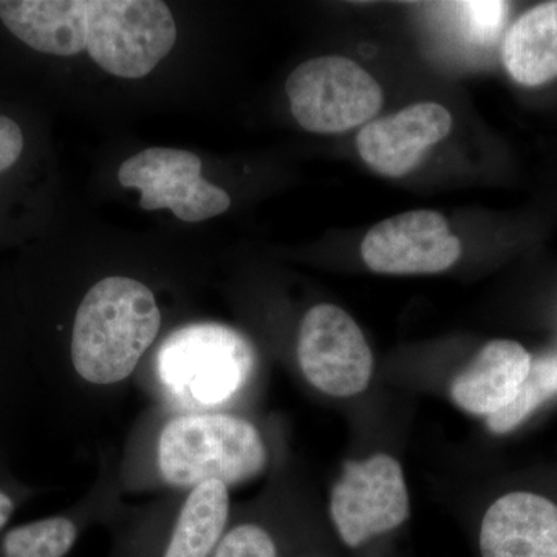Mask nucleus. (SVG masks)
Returning <instances> with one entry per match:
<instances>
[{
  "mask_svg": "<svg viewBox=\"0 0 557 557\" xmlns=\"http://www.w3.org/2000/svg\"><path fill=\"white\" fill-rule=\"evenodd\" d=\"M0 21L39 53L87 50L110 75L138 79L170 54L177 27L159 0H0Z\"/></svg>",
  "mask_w": 557,
  "mask_h": 557,
  "instance_id": "1",
  "label": "nucleus"
},
{
  "mask_svg": "<svg viewBox=\"0 0 557 557\" xmlns=\"http://www.w3.org/2000/svg\"><path fill=\"white\" fill-rule=\"evenodd\" d=\"M156 296L131 277H106L84 296L73 322V368L91 384L126 380L159 335Z\"/></svg>",
  "mask_w": 557,
  "mask_h": 557,
  "instance_id": "2",
  "label": "nucleus"
},
{
  "mask_svg": "<svg viewBox=\"0 0 557 557\" xmlns=\"http://www.w3.org/2000/svg\"><path fill=\"white\" fill-rule=\"evenodd\" d=\"M265 465L267 449L258 429L242 418L178 417L160 435V472L174 486L196 487L209 480L240 485L258 478Z\"/></svg>",
  "mask_w": 557,
  "mask_h": 557,
  "instance_id": "3",
  "label": "nucleus"
},
{
  "mask_svg": "<svg viewBox=\"0 0 557 557\" xmlns=\"http://www.w3.org/2000/svg\"><path fill=\"white\" fill-rule=\"evenodd\" d=\"M255 361V348L237 330L200 322L164 339L157 373L180 403L209 408L228 401L247 384Z\"/></svg>",
  "mask_w": 557,
  "mask_h": 557,
  "instance_id": "4",
  "label": "nucleus"
},
{
  "mask_svg": "<svg viewBox=\"0 0 557 557\" xmlns=\"http://www.w3.org/2000/svg\"><path fill=\"white\" fill-rule=\"evenodd\" d=\"M293 116L313 134H343L375 119L380 84L357 62L319 57L293 70L285 83Z\"/></svg>",
  "mask_w": 557,
  "mask_h": 557,
  "instance_id": "5",
  "label": "nucleus"
},
{
  "mask_svg": "<svg viewBox=\"0 0 557 557\" xmlns=\"http://www.w3.org/2000/svg\"><path fill=\"white\" fill-rule=\"evenodd\" d=\"M330 515L350 548L361 547L406 522L409 494L398 461L386 454L347 461L332 491Z\"/></svg>",
  "mask_w": 557,
  "mask_h": 557,
  "instance_id": "6",
  "label": "nucleus"
},
{
  "mask_svg": "<svg viewBox=\"0 0 557 557\" xmlns=\"http://www.w3.org/2000/svg\"><path fill=\"white\" fill-rule=\"evenodd\" d=\"M298 359L311 386L330 397L361 394L372 379L368 341L350 314L332 304H319L304 317Z\"/></svg>",
  "mask_w": 557,
  "mask_h": 557,
  "instance_id": "7",
  "label": "nucleus"
},
{
  "mask_svg": "<svg viewBox=\"0 0 557 557\" xmlns=\"http://www.w3.org/2000/svg\"><path fill=\"white\" fill-rule=\"evenodd\" d=\"M201 161L188 150L149 148L121 164L119 180L124 188L141 193L139 207L146 211L171 209L183 222L197 223L228 211L225 190L200 175Z\"/></svg>",
  "mask_w": 557,
  "mask_h": 557,
  "instance_id": "8",
  "label": "nucleus"
},
{
  "mask_svg": "<svg viewBox=\"0 0 557 557\" xmlns=\"http://www.w3.org/2000/svg\"><path fill=\"white\" fill-rule=\"evenodd\" d=\"M366 265L381 274H432L460 259L461 244L435 211H410L383 220L361 244Z\"/></svg>",
  "mask_w": 557,
  "mask_h": 557,
  "instance_id": "9",
  "label": "nucleus"
},
{
  "mask_svg": "<svg viewBox=\"0 0 557 557\" xmlns=\"http://www.w3.org/2000/svg\"><path fill=\"white\" fill-rule=\"evenodd\" d=\"M450 127L448 109L437 102H418L366 124L358 134V152L379 174L403 177L416 170L429 148L448 137Z\"/></svg>",
  "mask_w": 557,
  "mask_h": 557,
  "instance_id": "10",
  "label": "nucleus"
},
{
  "mask_svg": "<svg viewBox=\"0 0 557 557\" xmlns=\"http://www.w3.org/2000/svg\"><path fill=\"white\" fill-rule=\"evenodd\" d=\"M482 557H557V505L539 494L509 493L487 509Z\"/></svg>",
  "mask_w": 557,
  "mask_h": 557,
  "instance_id": "11",
  "label": "nucleus"
},
{
  "mask_svg": "<svg viewBox=\"0 0 557 557\" xmlns=\"http://www.w3.org/2000/svg\"><path fill=\"white\" fill-rule=\"evenodd\" d=\"M531 362L527 348L516 341H491L454 380L450 397L472 416H494L518 395Z\"/></svg>",
  "mask_w": 557,
  "mask_h": 557,
  "instance_id": "12",
  "label": "nucleus"
},
{
  "mask_svg": "<svg viewBox=\"0 0 557 557\" xmlns=\"http://www.w3.org/2000/svg\"><path fill=\"white\" fill-rule=\"evenodd\" d=\"M502 58L511 78L522 86L557 78V0L533 7L511 25Z\"/></svg>",
  "mask_w": 557,
  "mask_h": 557,
  "instance_id": "13",
  "label": "nucleus"
},
{
  "mask_svg": "<svg viewBox=\"0 0 557 557\" xmlns=\"http://www.w3.org/2000/svg\"><path fill=\"white\" fill-rule=\"evenodd\" d=\"M230 515L228 486L219 480L190 491L163 557H212Z\"/></svg>",
  "mask_w": 557,
  "mask_h": 557,
  "instance_id": "14",
  "label": "nucleus"
},
{
  "mask_svg": "<svg viewBox=\"0 0 557 557\" xmlns=\"http://www.w3.org/2000/svg\"><path fill=\"white\" fill-rule=\"evenodd\" d=\"M78 530L64 516L35 520L11 528L0 539L2 557H65L75 545Z\"/></svg>",
  "mask_w": 557,
  "mask_h": 557,
  "instance_id": "15",
  "label": "nucleus"
},
{
  "mask_svg": "<svg viewBox=\"0 0 557 557\" xmlns=\"http://www.w3.org/2000/svg\"><path fill=\"white\" fill-rule=\"evenodd\" d=\"M556 395L557 357L539 358L531 362L530 372L515 399L494 416L486 418L487 428L497 435L508 434Z\"/></svg>",
  "mask_w": 557,
  "mask_h": 557,
  "instance_id": "16",
  "label": "nucleus"
},
{
  "mask_svg": "<svg viewBox=\"0 0 557 557\" xmlns=\"http://www.w3.org/2000/svg\"><path fill=\"white\" fill-rule=\"evenodd\" d=\"M212 557H277V549L263 528L247 523L226 533Z\"/></svg>",
  "mask_w": 557,
  "mask_h": 557,
  "instance_id": "17",
  "label": "nucleus"
},
{
  "mask_svg": "<svg viewBox=\"0 0 557 557\" xmlns=\"http://www.w3.org/2000/svg\"><path fill=\"white\" fill-rule=\"evenodd\" d=\"M458 7L467 17L469 28L479 39L496 38L508 11L505 2H461Z\"/></svg>",
  "mask_w": 557,
  "mask_h": 557,
  "instance_id": "18",
  "label": "nucleus"
},
{
  "mask_svg": "<svg viewBox=\"0 0 557 557\" xmlns=\"http://www.w3.org/2000/svg\"><path fill=\"white\" fill-rule=\"evenodd\" d=\"M24 150V134L20 124L0 115V174L14 166Z\"/></svg>",
  "mask_w": 557,
  "mask_h": 557,
  "instance_id": "19",
  "label": "nucleus"
},
{
  "mask_svg": "<svg viewBox=\"0 0 557 557\" xmlns=\"http://www.w3.org/2000/svg\"><path fill=\"white\" fill-rule=\"evenodd\" d=\"M16 507L17 500L14 494L7 487L0 486V533H2L3 528L9 525Z\"/></svg>",
  "mask_w": 557,
  "mask_h": 557,
  "instance_id": "20",
  "label": "nucleus"
}]
</instances>
